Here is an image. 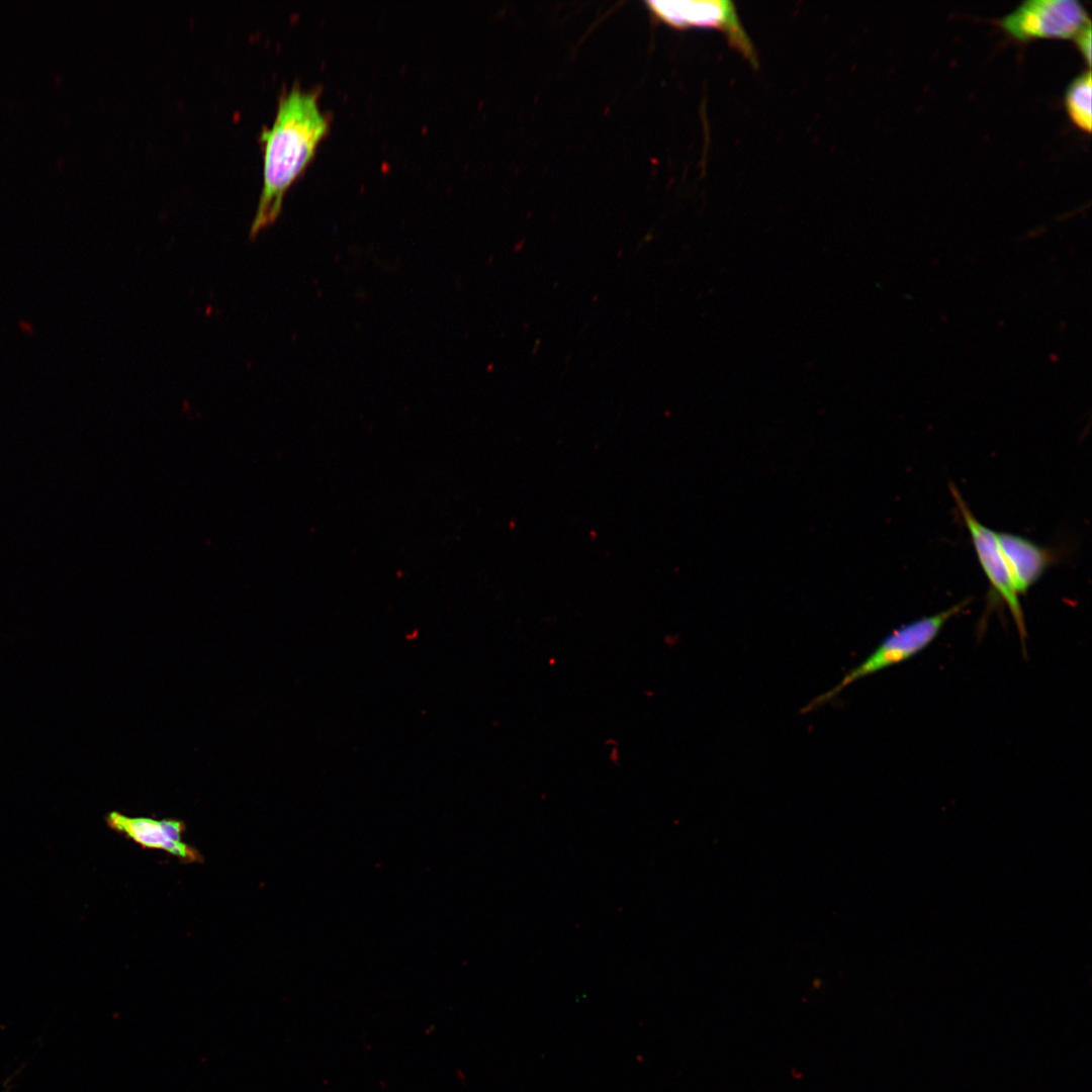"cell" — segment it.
<instances>
[{
    "label": "cell",
    "instance_id": "obj_7",
    "mask_svg": "<svg viewBox=\"0 0 1092 1092\" xmlns=\"http://www.w3.org/2000/svg\"><path fill=\"white\" fill-rule=\"evenodd\" d=\"M997 538L1013 586L1019 596L1023 595L1041 577L1056 556L1051 549L1020 535L997 532Z\"/></svg>",
    "mask_w": 1092,
    "mask_h": 1092
},
{
    "label": "cell",
    "instance_id": "obj_4",
    "mask_svg": "<svg viewBox=\"0 0 1092 1092\" xmlns=\"http://www.w3.org/2000/svg\"><path fill=\"white\" fill-rule=\"evenodd\" d=\"M949 488L971 536L978 561L992 589L1010 612L1021 642L1024 643L1027 632L1023 611L1003 558L997 532L978 521L954 485L951 484Z\"/></svg>",
    "mask_w": 1092,
    "mask_h": 1092
},
{
    "label": "cell",
    "instance_id": "obj_9",
    "mask_svg": "<svg viewBox=\"0 0 1092 1092\" xmlns=\"http://www.w3.org/2000/svg\"><path fill=\"white\" fill-rule=\"evenodd\" d=\"M1077 49L1087 62L1091 64V24L1085 26L1074 38Z\"/></svg>",
    "mask_w": 1092,
    "mask_h": 1092
},
{
    "label": "cell",
    "instance_id": "obj_6",
    "mask_svg": "<svg viewBox=\"0 0 1092 1092\" xmlns=\"http://www.w3.org/2000/svg\"><path fill=\"white\" fill-rule=\"evenodd\" d=\"M113 831L146 849H158L176 856L183 863L201 862V853L184 842L182 835L186 826L182 820L151 817H131L112 811L105 818Z\"/></svg>",
    "mask_w": 1092,
    "mask_h": 1092
},
{
    "label": "cell",
    "instance_id": "obj_5",
    "mask_svg": "<svg viewBox=\"0 0 1092 1092\" xmlns=\"http://www.w3.org/2000/svg\"><path fill=\"white\" fill-rule=\"evenodd\" d=\"M649 4L660 18L673 26H704L720 29L727 35L731 46L752 65H757L753 46L742 28L731 1H662Z\"/></svg>",
    "mask_w": 1092,
    "mask_h": 1092
},
{
    "label": "cell",
    "instance_id": "obj_3",
    "mask_svg": "<svg viewBox=\"0 0 1092 1092\" xmlns=\"http://www.w3.org/2000/svg\"><path fill=\"white\" fill-rule=\"evenodd\" d=\"M1088 24L1089 15L1074 0H1029L998 20L1011 37L1019 41L1037 38H1072Z\"/></svg>",
    "mask_w": 1092,
    "mask_h": 1092
},
{
    "label": "cell",
    "instance_id": "obj_2",
    "mask_svg": "<svg viewBox=\"0 0 1092 1092\" xmlns=\"http://www.w3.org/2000/svg\"><path fill=\"white\" fill-rule=\"evenodd\" d=\"M969 603L970 599L964 600L948 609L931 616L921 617L893 630L864 660L848 670L836 686L812 700L803 711H811L833 700L847 686L862 677L914 657L928 647L944 625L960 614Z\"/></svg>",
    "mask_w": 1092,
    "mask_h": 1092
},
{
    "label": "cell",
    "instance_id": "obj_8",
    "mask_svg": "<svg viewBox=\"0 0 1092 1092\" xmlns=\"http://www.w3.org/2000/svg\"><path fill=\"white\" fill-rule=\"evenodd\" d=\"M1091 72L1076 77L1065 92V107L1072 122L1081 130L1091 132Z\"/></svg>",
    "mask_w": 1092,
    "mask_h": 1092
},
{
    "label": "cell",
    "instance_id": "obj_1",
    "mask_svg": "<svg viewBox=\"0 0 1092 1092\" xmlns=\"http://www.w3.org/2000/svg\"><path fill=\"white\" fill-rule=\"evenodd\" d=\"M318 90L293 86L279 98L270 127L263 128V184L251 236L273 222L290 184L305 169L329 129L318 106Z\"/></svg>",
    "mask_w": 1092,
    "mask_h": 1092
}]
</instances>
